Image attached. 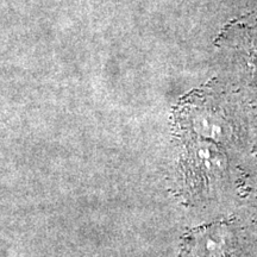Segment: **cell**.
Instances as JSON below:
<instances>
[{
	"label": "cell",
	"mask_w": 257,
	"mask_h": 257,
	"mask_svg": "<svg viewBox=\"0 0 257 257\" xmlns=\"http://www.w3.org/2000/svg\"><path fill=\"white\" fill-rule=\"evenodd\" d=\"M181 123L191 179L198 184L219 179L226 167V147L231 133L225 131V127L229 126V123L206 107H200L199 113L192 108Z\"/></svg>",
	"instance_id": "cell-1"
}]
</instances>
